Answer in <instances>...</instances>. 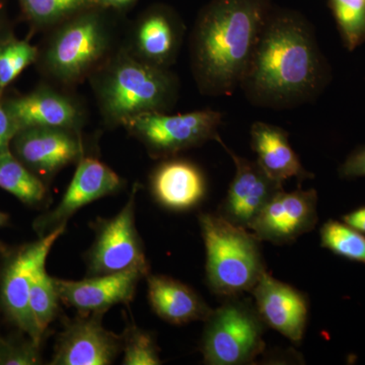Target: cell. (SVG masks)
Wrapping results in <instances>:
<instances>
[{"label": "cell", "mask_w": 365, "mask_h": 365, "mask_svg": "<svg viewBox=\"0 0 365 365\" xmlns=\"http://www.w3.org/2000/svg\"><path fill=\"white\" fill-rule=\"evenodd\" d=\"M255 307L267 327L294 343L302 342L309 318V300L297 288L265 271L251 290Z\"/></svg>", "instance_id": "17"}, {"label": "cell", "mask_w": 365, "mask_h": 365, "mask_svg": "<svg viewBox=\"0 0 365 365\" xmlns=\"http://www.w3.org/2000/svg\"><path fill=\"white\" fill-rule=\"evenodd\" d=\"M7 220H9V215H7L6 213L1 212V211H0V227L6 225Z\"/></svg>", "instance_id": "34"}, {"label": "cell", "mask_w": 365, "mask_h": 365, "mask_svg": "<svg viewBox=\"0 0 365 365\" xmlns=\"http://www.w3.org/2000/svg\"><path fill=\"white\" fill-rule=\"evenodd\" d=\"M336 21L348 49L365 40V0H331Z\"/></svg>", "instance_id": "27"}, {"label": "cell", "mask_w": 365, "mask_h": 365, "mask_svg": "<svg viewBox=\"0 0 365 365\" xmlns=\"http://www.w3.org/2000/svg\"><path fill=\"white\" fill-rule=\"evenodd\" d=\"M135 1L136 0H93V4L100 9L121 13L125 9H129Z\"/></svg>", "instance_id": "33"}, {"label": "cell", "mask_w": 365, "mask_h": 365, "mask_svg": "<svg viewBox=\"0 0 365 365\" xmlns=\"http://www.w3.org/2000/svg\"><path fill=\"white\" fill-rule=\"evenodd\" d=\"M318 222L316 190H295L276 194L252 223L250 230L260 241L287 245L312 232Z\"/></svg>", "instance_id": "11"}, {"label": "cell", "mask_w": 365, "mask_h": 365, "mask_svg": "<svg viewBox=\"0 0 365 365\" xmlns=\"http://www.w3.org/2000/svg\"><path fill=\"white\" fill-rule=\"evenodd\" d=\"M270 0H211L190 37L194 79L201 93L230 96L241 88L272 11Z\"/></svg>", "instance_id": "2"}, {"label": "cell", "mask_w": 365, "mask_h": 365, "mask_svg": "<svg viewBox=\"0 0 365 365\" xmlns=\"http://www.w3.org/2000/svg\"><path fill=\"white\" fill-rule=\"evenodd\" d=\"M123 181L111 168L98 158L83 157L78 163L74 176L58 205L39 218L36 225L41 237L66 227L69 218L79 209L103 197L116 193Z\"/></svg>", "instance_id": "16"}, {"label": "cell", "mask_w": 365, "mask_h": 365, "mask_svg": "<svg viewBox=\"0 0 365 365\" xmlns=\"http://www.w3.org/2000/svg\"><path fill=\"white\" fill-rule=\"evenodd\" d=\"M123 337L124 365H158L162 360L158 348L150 334L135 326H129Z\"/></svg>", "instance_id": "28"}, {"label": "cell", "mask_w": 365, "mask_h": 365, "mask_svg": "<svg viewBox=\"0 0 365 365\" xmlns=\"http://www.w3.org/2000/svg\"><path fill=\"white\" fill-rule=\"evenodd\" d=\"M106 126L146 113H170L179 98V78L170 69L139 61L120 47L88 78Z\"/></svg>", "instance_id": "3"}, {"label": "cell", "mask_w": 365, "mask_h": 365, "mask_svg": "<svg viewBox=\"0 0 365 365\" xmlns=\"http://www.w3.org/2000/svg\"><path fill=\"white\" fill-rule=\"evenodd\" d=\"M64 230L66 227L57 228L19 250L2 272L0 284L2 304L14 323L38 346L43 335L36 325L29 304L31 283L38 269L46 265L48 255Z\"/></svg>", "instance_id": "9"}, {"label": "cell", "mask_w": 365, "mask_h": 365, "mask_svg": "<svg viewBox=\"0 0 365 365\" xmlns=\"http://www.w3.org/2000/svg\"><path fill=\"white\" fill-rule=\"evenodd\" d=\"M202 354L210 365H241L254 361L265 349L266 326L254 302L227 297L205 319Z\"/></svg>", "instance_id": "6"}, {"label": "cell", "mask_w": 365, "mask_h": 365, "mask_svg": "<svg viewBox=\"0 0 365 365\" xmlns=\"http://www.w3.org/2000/svg\"><path fill=\"white\" fill-rule=\"evenodd\" d=\"M0 95H1V93H0Z\"/></svg>", "instance_id": "36"}, {"label": "cell", "mask_w": 365, "mask_h": 365, "mask_svg": "<svg viewBox=\"0 0 365 365\" xmlns=\"http://www.w3.org/2000/svg\"><path fill=\"white\" fill-rule=\"evenodd\" d=\"M105 313L81 314L60 334L52 365H108L122 351L123 337L103 327Z\"/></svg>", "instance_id": "14"}, {"label": "cell", "mask_w": 365, "mask_h": 365, "mask_svg": "<svg viewBox=\"0 0 365 365\" xmlns=\"http://www.w3.org/2000/svg\"><path fill=\"white\" fill-rule=\"evenodd\" d=\"M38 54L39 49L26 41L6 38L0 42V93L37 61Z\"/></svg>", "instance_id": "26"}, {"label": "cell", "mask_w": 365, "mask_h": 365, "mask_svg": "<svg viewBox=\"0 0 365 365\" xmlns=\"http://www.w3.org/2000/svg\"><path fill=\"white\" fill-rule=\"evenodd\" d=\"M26 18L41 30H50L86 9L95 7L93 0H20Z\"/></svg>", "instance_id": "23"}, {"label": "cell", "mask_w": 365, "mask_h": 365, "mask_svg": "<svg viewBox=\"0 0 365 365\" xmlns=\"http://www.w3.org/2000/svg\"><path fill=\"white\" fill-rule=\"evenodd\" d=\"M251 145L257 155V163L269 176L280 182L297 178L299 181L311 179L299 155L288 140L287 132L280 127L255 122L251 127Z\"/></svg>", "instance_id": "20"}, {"label": "cell", "mask_w": 365, "mask_h": 365, "mask_svg": "<svg viewBox=\"0 0 365 365\" xmlns=\"http://www.w3.org/2000/svg\"><path fill=\"white\" fill-rule=\"evenodd\" d=\"M218 143L234 160L235 174L227 197L218 209V215L237 227L250 230L252 223L276 194L283 189V182L269 176L257 160H247L232 153L218 138Z\"/></svg>", "instance_id": "12"}, {"label": "cell", "mask_w": 365, "mask_h": 365, "mask_svg": "<svg viewBox=\"0 0 365 365\" xmlns=\"http://www.w3.org/2000/svg\"><path fill=\"white\" fill-rule=\"evenodd\" d=\"M20 132L18 125L7 112L0 95V155L9 153L14 137Z\"/></svg>", "instance_id": "30"}, {"label": "cell", "mask_w": 365, "mask_h": 365, "mask_svg": "<svg viewBox=\"0 0 365 365\" xmlns=\"http://www.w3.org/2000/svg\"><path fill=\"white\" fill-rule=\"evenodd\" d=\"M321 245L333 254L365 265V235L344 222L330 220L319 230Z\"/></svg>", "instance_id": "24"}, {"label": "cell", "mask_w": 365, "mask_h": 365, "mask_svg": "<svg viewBox=\"0 0 365 365\" xmlns=\"http://www.w3.org/2000/svg\"><path fill=\"white\" fill-rule=\"evenodd\" d=\"M184 36L179 16L158 4L146 9L123 34L121 47L139 61L170 69L181 51Z\"/></svg>", "instance_id": "10"}, {"label": "cell", "mask_w": 365, "mask_h": 365, "mask_svg": "<svg viewBox=\"0 0 365 365\" xmlns=\"http://www.w3.org/2000/svg\"><path fill=\"white\" fill-rule=\"evenodd\" d=\"M4 106L20 131L31 127H56L81 132L88 118L78 98L51 83L6 101Z\"/></svg>", "instance_id": "15"}, {"label": "cell", "mask_w": 365, "mask_h": 365, "mask_svg": "<svg viewBox=\"0 0 365 365\" xmlns=\"http://www.w3.org/2000/svg\"><path fill=\"white\" fill-rule=\"evenodd\" d=\"M325 62L313 28L297 11H271L241 88L252 104L288 109L309 102L325 85Z\"/></svg>", "instance_id": "1"}, {"label": "cell", "mask_w": 365, "mask_h": 365, "mask_svg": "<svg viewBox=\"0 0 365 365\" xmlns=\"http://www.w3.org/2000/svg\"><path fill=\"white\" fill-rule=\"evenodd\" d=\"M148 271L131 268L122 272L93 276L86 279L55 278L59 299L79 313H106L110 307L133 299L137 284Z\"/></svg>", "instance_id": "18"}, {"label": "cell", "mask_w": 365, "mask_h": 365, "mask_svg": "<svg viewBox=\"0 0 365 365\" xmlns=\"http://www.w3.org/2000/svg\"><path fill=\"white\" fill-rule=\"evenodd\" d=\"M0 188L28 205L42 202L47 192L42 180L11 151L0 155Z\"/></svg>", "instance_id": "22"}, {"label": "cell", "mask_w": 365, "mask_h": 365, "mask_svg": "<svg viewBox=\"0 0 365 365\" xmlns=\"http://www.w3.org/2000/svg\"><path fill=\"white\" fill-rule=\"evenodd\" d=\"M199 225L205 245L206 278L210 289L225 297L251 292L266 271L260 240L218 213H201Z\"/></svg>", "instance_id": "5"}, {"label": "cell", "mask_w": 365, "mask_h": 365, "mask_svg": "<svg viewBox=\"0 0 365 365\" xmlns=\"http://www.w3.org/2000/svg\"><path fill=\"white\" fill-rule=\"evenodd\" d=\"M16 158L38 177H52L86 157L81 132L56 127L21 129L14 137Z\"/></svg>", "instance_id": "13"}, {"label": "cell", "mask_w": 365, "mask_h": 365, "mask_svg": "<svg viewBox=\"0 0 365 365\" xmlns=\"http://www.w3.org/2000/svg\"><path fill=\"white\" fill-rule=\"evenodd\" d=\"M0 360H1V345H0Z\"/></svg>", "instance_id": "35"}, {"label": "cell", "mask_w": 365, "mask_h": 365, "mask_svg": "<svg viewBox=\"0 0 365 365\" xmlns=\"http://www.w3.org/2000/svg\"><path fill=\"white\" fill-rule=\"evenodd\" d=\"M150 186L160 205L177 211L195 207L206 194L203 173L185 160H168L160 163L151 175Z\"/></svg>", "instance_id": "19"}, {"label": "cell", "mask_w": 365, "mask_h": 365, "mask_svg": "<svg viewBox=\"0 0 365 365\" xmlns=\"http://www.w3.org/2000/svg\"><path fill=\"white\" fill-rule=\"evenodd\" d=\"M148 299L153 311L174 325L205 321L212 309L184 283L165 275H148Z\"/></svg>", "instance_id": "21"}, {"label": "cell", "mask_w": 365, "mask_h": 365, "mask_svg": "<svg viewBox=\"0 0 365 365\" xmlns=\"http://www.w3.org/2000/svg\"><path fill=\"white\" fill-rule=\"evenodd\" d=\"M340 175L344 178L365 177V146L347 158L341 165Z\"/></svg>", "instance_id": "31"}, {"label": "cell", "mask_w": 365, "mask_h": 365, "mask_svg": "<svg viewBox=\"0 0 365 365\" xmlns=\"http://www.w3.org/2000/svg\"><path fill=\"white\" fill-rule=\"evenodd\" d=\"M40 346L36 345L33 341L30 344L21 347H11L1 344V360L0 364L6 365H33L39 364Z\"/></svg>", "instance_id": "29"}, {"label": "cell", "mask_w": 365, "mask_h": 365, "mask_svg": "<svg viewBox=\"0 0 365 365\" xmlns=\"http://www.w3.org/2000/svg\"><path fill=\"white\" fill-rule=\"evenodd\" d=\"M59 300L55 278L42 266L34 275L29 297L31 313L42 335L56 316Z\"/></svg>", "instance_id": "25"}, {"label": "cell", "mask_w": 365, "mask_h": 365, "mask_svg": "<svg viewBox=\"0 0 365 365\" xmlns=\"http://www.w3.org/2000/svg\"><path fill=\"white\" fill-rule=\"evenodd\" d=\"M222 121V113L207 109L176 115L146 113L130 118L122 127L151 157L170 158L206 141H217Z\"/></svg>", "instance_id": "7"}, {"label": "cell", "mask_w": 365, "mask_h": 365, "mask_svg": "<svg viewBox=\"0 0 365 365\" xmlns=\"http://www.w3.org/2000/svg\"><path fill=\"white\" fill-rule=\"evenodd\" d=\"M113 11L91 7L50 29L38 59L51 85L62 88L88 81L121 47Z\"/></svg>", "instance_id": "4"}, {"label": "cell", "mask_w": 365, "mask_h": 365, "mask_svg": "<svg viewBox=\"0 0 365 365\" xmlns=\"http://www.w3.org/2000/svg\"><path fill=\"white\" fill-rule=\"evenodd\" d=\"M138 184H134L122 210L98 223L97 235L88 255V276L107 275L131 268L148 271L144 247L135 225Z\"/></svg>", "instance_id": "8"}, {"label": "cell", "mask_w": 365, "mask_h": 365, "mask_svg": "<svg viewBox=\"0 0 365 365\" xmlns=\"http://www.w3.org/2000/svg\"><path fill=\"white\" fill-rule=\"evenodd\" d=\"M342 222L365 235V206L343 215Z\"/></svg>", "instance_id": "32"}]
</instances>
